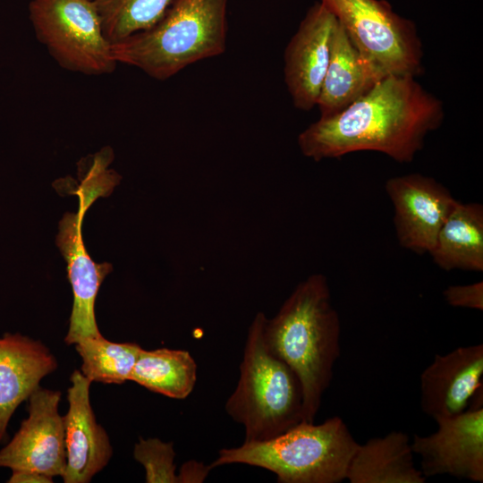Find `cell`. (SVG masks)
Masks as SVG:
<instances>
[{
    "mask_svg": "<svg viewBox=\"0 0 483 483\" xmlns=\"http://www.w3.org/2000/svg\"><path fill=\"white\" fill-rule=\"evenodd\" d=\"M444 119L443 102L416 77L387 75L339 113L309 125L299 134L298 145L315 161L376 151L410 163Z\"/></svg>",
    "mask_w": 483,
    "mask_h": 483,
    "instance_id": "6da1fadb",
    "label": "cell"
},
{
    "mask_svg": "<svg viewBox=\"0 0 483 483\" xmlns=\"http://www.w3.org/2000/svg\"><path fill=\"white\" fill-rule=\"evenodd\" d=\"M270 351L296 374L302 389V421L314 422L340 356V319L327 279L315 274L301 282L277 314L266 318Z\"/></svg>",
    "mask_w": 483,
    "mask_h": 483,
    "instance_id": "7a4b0ae2",
    "label": "cell"
},
{
    "mask_svg": "<svg viewBox=\"0 0 483 483\" xmlns=\"http://www.w3.org/2000/svg\"><path fill=\"white\" fill-rule=\"evenodd\" d=\"M227 5L228 0H174L153 26L112 43L113 57L165 80L221 55L227 43Z\"/></svg>",
    "mask_w": 483,
    "mask_h": 483,
    "instance_id": "3957f363",
    "label": "cell"
},
{
    "mask_svg": "<svg viewBox=\"0 0 483 483\" xmlns=\"http://www.w3.org/2000/svg\"><path fill=\"white\" fill-rule=\"evenodd\" d=\"M359 445L338 416L321 424L301 421L264 441L223 448L208 466L246 464L273 472L279 483H339Z\"/></svg>",
    "mask_w": 483,
    "mask_h": 483,
    "instance_id": "277c9868",
    "label": "cell"
},
{
    "mask_svg": "<svg viewBox=\"0 0 483 483\" xmlns=\"http://www.w3.org/2000/svg\"><path fill=\"white\" fill-rule=\"evenodd\" d=\"M266 315L258 312L246 337L237 386L226 413L243 426L244 442L273 438L302 421V389L293 370L264 338Z\"/></svg>",
    "mask_w": 483,
    "mask_h": 483,
    "instance_id": "5b68a950",
    "label": "cell"
},
{
    "mask_svg": "<svg viewBox=\"0 0 483 483\" xmlns=\"http://www.w3.org/2000/svg\"><path fill=\"white\" fill-rule=\"evenodd\" d=\"M84 173L76 191L79 208L65 213L59 224L56 244L67 263L68 278L73 293L66 344L87 337L100 336L95 318V301L99 287L112 270L109 263L92 260L84 245L81 226L87 209L98 197L106 196L118 182L116 174L105 165L93 162L82 167Z\"/></svg>",
    "mask_w": 483,
    "mask_h": 483,
    "instance_id": "8992f818",
    "label": "cell"
},
{
    "mask_svg": "<svg viewBox=\"0 0 483 483\" xmlns=\"http://www.w3.org/2000/svg\"><path fill=\"white\" fill-rule=\"evenodd\" d=\"M37 39L60 67L88 76L112 73L117 63L92 0H30Z\"/></svg>",
    "mask_w": 483,
    "mask_h": 483,
    "instance_id": "52a82bcc",
    "label": "cell"
},
{
    "mask_svg": "<svg viewBox=\"0 0 483 483\" xmlns=\"http://www.w3.org/2000/svg\"><path fill=\"white\" fill-rule=\"evenodd\" d=\"M357 48L386 75L417 77L423 72L422 44L415 24L386 0H320Z\"/></svg>",
    "mask_w": 483,
    "mask_h": 483,
    "instance_id": "ba28073f",
    "label": "cell"
},
{
    "mask_svg": "<svg viewBox=\"0 0 483 483\" xmlns=\"http://www.w3.org/2000/svg\"><path fill=\"white\" fill-rule=\"evenodd\" d=\"M483 399L477 394L463 412L436 419L437 430L415 434L411 449L425 478L449 475L483 482Z\"/></svg>",
    "mask_w": 483,
    "mask_h": 483,
    "instance_id": "9c48e42d",
    "label": "cell"
},
{
    "mask_svg": "<svg viewBox=\"0 0 483 483\" xmlns=\"http://www.w3.org/2000/svg\"><path fill=\"white\" fill-rule=\"evenodd\" d=\"M59 391L38 387L29 397V416L0 450V467L63 476L66 468L64 416Z\"/></svg>",
    "mask_w": 483,
    "mask_h": 483,
    "instance_id": "30bf717a",
    "label": "cell"
},
{
    "mask_svg": "<svg viewBox=\"0 0 483 483\" xmlns=\"http://www.w3.org/2000/svg\"><path fill=\"white\" fill-rule=\"evenodd\" d=\"M385 190L393 204L400 245L418 254H428L459 200L436 180L420 174L389 178Z\"/></svg>",
    "mask_w": 483,
    "mask_h": 483,
    "instance_id": "8fae6325",
    "label": "cell"
},
{
    "mask_svg": "<svg viewBox=\"0 0 483 483\" xmlns=\"http://www.w3.org/2000/svg\"><path fill=\"white\" fill-rule=\"evenodd\" d=\"M335 15L317 2L307 11L284 53V78L293 106L310 111L317 106L330 57Z\"/></svg>",
    "mask_w": 483,
    "mask_h": 483,
    "instance_id": "7c38bea8",
    "label": "cell"
},
{
    "mask_svg": "<svg viewBox=\"0 0 483 483\" xmlns=\"http://www.w3.org/2000/svg\"><path fill=\"white\" fill-rule=\"evenodd\" d=\"M483 344L435 355L419 377L421 411L434 420L466 411L482 391Z\"/></svg>",
    "mask_w": 483,
    "mask_h": 483,
    "instance_id": "4fadbf2b",
    "label": "cell"
},
{
    "mask_svg": "<svg viewBox=\"0 0 483 483\" xmlns=\"http://www.w3.org/2000/svg\"><path fill=\"white\" fill-rule=\"evenodd\" d=\"M70 379L69 408L64 416L66 468L62 478L65 483H88L107 465L113 448L90 404L91 382L79 370Z\"/></svg>",
    "mask_w": 483,
    "mask_h": 483,
    "instance_id": "5bb4252c",
    "label": "cell"
},
{
    "mask_svg": "<svg viewBox=\"0 0 483 483\" xmlns=\"http://www.w3.org/2000/svg\"><path fill=\"white\" fill-rule=\"evenodd\" d=\"M56 368L55 356L41 342L21 334L6 333L0 338V441L5 439L17 407Z\"/></svg>",
    "mask_w": 483,
    "mask_h": 483,
    "instance_id": "9a60e30c",
    "label": "cell"
},
{
    "mask_svg": "<svg viewBox=\"0 0 483 483\" xmlns=\"http://www.w3.org/2000/svg\"><path fill=\"white\" fill-rule=\"evenodd\" d=\"M386 75L353 44L337 21L317 106L320 117L335 114L369 91Z\"/></svg>",
    "mask_w": 483,
    "mask_h": 483,
    "instance_id": "2e32d148",
    "label": "cell"
},
{
    "mask_svg": "<svg viewBox=\"0 0 483 483\" xmlns=\"http://www.w3.org/2000/svg\"><path fill=\"white\" fill-rule=\"evenodd\" d=\"M411 442L402 431L359 444L348 467L350 483H425L414 462Z\"/></svg>",
    "mask_w": 483,
    "mask_h": 483,
    "instance_id": "e0dca14e",
    "label": "cell"
},
{
    "mask_svg": "<svg viewBox=\"0 0 483 483\" xmlns=\"http://www.w3.org/2000/svg\"><path fill=\"white\" fill-rule=\"evenodd\" d=\"M445 271H483V206L458 201L428 253Z\"/></svg>",
    "mask_w": 483,
    "mask_h": 483,
    "instance_id": "ac0fdd59",
    "label": "cell"
},
{
    "mask_svg": "<svg viewBox=\"0 0 483 483\" xmlns=\"http://www.w3.org/2000/svg\"><path fill=\"white\" fill-rule=\"evenodd\" d=\"M197 368L195 360L188 351L141 349L129 380L154 393L182 400L194 389Z\"/></svg>",
    "mask_w": 483,
    "mask_h": 483,
    "instance_id": "d6986e66",
    "label": "cell"
},
{
    "mask_svg": "<svg viewBox=\"0 0 483 483\" xmlns=\"http://www.w3.org/2000/svg\"><path fill=\"white\" fill-rule=\"evenodd\" d=\"M81 359V373L90 382L123 384L130 379L142 349L136 343H114L102 335L75 343Z\"/></svg>",
    "mask_w": 483,
    "mask_h": 483,
    "instance_id": "ffe728a7",
    "label": "cell"
},
{
    "mask_svg": "<svg viewBox=\"0 0 483 483\" xmlns=\"http://www.w3.org/2000/svg\"><path fill=\"white\" fill-rule=\"evenodd\" d=\"M112 44L153 26L174 0H92Z\"/></svg>",
    "mask_w": 483,
    "mask_h": 483,
    "instance_id": "44dd1931",
    "label": "cell"
},
{
    "mask_svg": "<svg viewBox=\"0 0 483 483\" xmlns=\"http://www.w3.org/2000/svg\"><path fill=\"white\" fill-rule=\"evenodd\" d=\"M133 456L143 465L148 483H179V474H175L174 463L175 453L173 443H165L158 438H139Z\"/></svg>",
    "mask_w": 483,
    "mask_h": 483,
    "instance_id": "7402d4cb",
    "label": "cell"
},
{
    "mask_svg": "<svg viewBox=\"0 0 483 483\" xmlns=\"http://www.w3.org/2000/svg\"><path fill=\"white\" fill-rule=\"evenodd\" d=\"M445 301L452 307L483 309V282L449 285L443 292Z\"/></svg>",
    "mask_w": 483,
    "mask_h": 483,
    "instance_id": "603a6c76",
    "label": "cell"
},
{
    "mask_svg": "<svg viewBox=\"0 0 483 483\" xmlns=\"http://www.w3.org/2000/svg\"><path fill=\"white\" fill-rule=\"evenodd\" d=\"M211 470L208 465L197 462L195 461L188 462L183 464L179 473L180 482H202Z\"/></svg>",
    "mask_w": 483,
    "mask_h": 483,
    "instance_id": "cb8c5ba5",
    "label": "cell"
},
{
    "mask_svg": "<svg viewBox=\"0 0 483 483\" xmlns=\"http://www.w3.org/2000/svg\"><path fill=\"white\" fill-rule=\"evenodd\" d=\"M10 483H52L53 478L30 470H12Z\"/></svg>",
    "mask_w": 483,
    "mask_h": 483,
    "instance_id": "d4e9b609",
    "label": "cell"
}]
</instances>
